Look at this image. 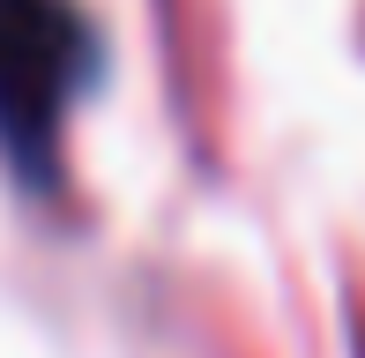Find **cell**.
Segmentation results:
<instances>
[{
	"instance_id": "1",
	"label": "cell",
	"mask_w": 365,
	"mask_h": 358,
	"mask_svg": "<svg viewBox=\"0 0 365 358\" xmlns=\"http://www.w3.org/2000/svg\"><path fill=\"white\" fill-rule=\"evenodd\" d=\"M97 83V30L75 0H0V157L23 187H53L60 127Z\"/></svg>"
}]
</instances>
